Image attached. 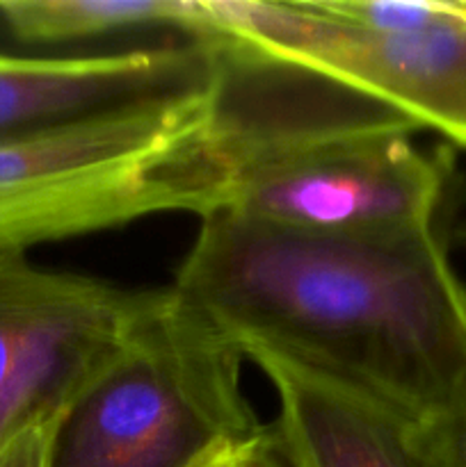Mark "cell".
Masks as SVG:
<instances>
[{
  "label": "cell",
  "mask_w": 466,
  "mask_h": 467,
  "mask_svg": "<svg viewBox=\"0 0 466 467\" xmlns=\"http://www.w3.org/2000/svg\"><path fill=\"white\" fill-rule=\"evenodd\" d=\"M169 287L240 351L265 347L411 422L466 383V285L439 231L323 235L217 210Z\"/></svg>",
  "instance_id": "cell-1"
},
{
  "label": "cell",
  "mask_w": 466,
  "mask_h": 467,
  "mask_svg": "<svg viewBox=\"0 0 466 467\" xmlns=\"http://www.w3.org/2000/svg\"><path fill=\"white\" fill-rule=\"evenodd\" d=\"M222 71L204 85L0 141V255L126 226L217 213L238 162Z\"/></svg>",
  "instance_id": "cell-2"
},
{
  "label": "cell",
  "mask_w": 466,
  "mask_h": 467,
  "mask_svg": "<svg viewBox=\"0 0 466 467\" xmlns=\"http://www.w3.org/2000/svg\"><path fill=\"white\" fill-rule=\"evenodd\" d=\"M240 149L219 210L302 233L397 237L439 231L446 167L411 141L414 123L356 99L345 112H302L251 96L236 57Z\"/></svg>",
  "instance_id": "cell-3"
},
{
  "label": "cell",
  "mask_w": 466,
  "mask_h": 467,
  "mask_svg": "<svg viewBox=\"0 0 466 467\" xmlns=\"http://www.w3.org/2000/svg\"><path fill=\"white\" fill-rule=\"evenodd\" d=\"M242 363L227 333L163 287L126 345L55 422L50 467H192L259 436Z\"/></svg>",
  "instance_id": "cell-4"
},
{
  "label": "cell",
  "mask_w": 466,
  "mask_h": 467,
  "mask_svg": "<svg viewBox=\"0 0 466 467\" xmlns=\"http://www.w3.org/2000/svg\"><path fill=\"white\" fill-rule=\"evenodd\" d=\"M215 39L400 114L466 149V7L416 30L375 32L306 3L204 0Z\"/></svg>",
  "instance_id": "cell-5"
},
{
  "label": "cell",
  "mask_w": 466,
  "mask_h": 467,
  "mask_svg": "<svg viewBox=\"0 0 466 467\" xmlns=\"http://www.w3.org/2000/svg\"><path fill=\"white\" fill-rule=\"evenodd\" d=\"M160 295L0 255V451L62 418Z\"/></svg>",
  "instance_id": "cell-6"
},
{
  "label": "cell",
  "mask_w": 466,
  "mask_h": 467,
  "mask_svg": "<svg viewBox=\"0 0 466 467\" xmlns=\"http://www.w3.org/2000/svg\"><path fill=\"white\" fill-rule=\"evenodd\" d=\"M219 41L142 46L96 55L0 53V141L210 82Z\"/></svg>",
  "instance_id": "cell-7"
},
{
  "label": "cell",
  "mask_w": 466,
  "mask_h": 467,
  "mask_svg": "<svg viewBox=\"0 0 466 467\" xmlns=\"http://www.w3.org/2000/svg\"><path fill=\"white\" fill-rule=\"evenodd\" d=\"M242 356L274 388L279 413L270 427L291 467H425L411 420L265 347H245Z\"/></svg>",
  "instance_id": "cell-8"
},
{
  "label": "cell",
  "mask_w": 466,
  "mask_h": 467,
  "mask_svg": "<svg viewBox=\"0 0 466 467\" xmlns=\"http://www.w3.org/2000/svg\"><path fill=\"white\" fill-rule=\"evenodd\" d=\"M0 23L27 46H59L131 30H176L217 41L204 0H0Z\"/></svg>",
  "instance_id": "cell-9"
},
{
  "label": "cell",
  "mask_w": 466,
  "mask_h": 467,
  "mask_svg": "<svg viewBox=\"0 0 466 467\" xmlns=\"http://www.w3.org/2000/svg\"><path fill=\"white\" fill-rule=\"evenodd\" d=\"M327 16L375 32L416 30L446 12L441 0H311Z\"/></svg>",
  "instance_id": "cell-10"
},
{
  "label": "cell",
  "mask_w": 466,
  "mask_h": 467,
  "mask_svg": "<svg viewBox=\"0 0 466 467\" xmlns=\"http://www.w3.org/2000/svg\"><path fill=\"white\" fill-rule=\"evenodd\" d=\"M409 436L425 467H466V383L441 410L409 422Z\"/></svg>",
  "instance_id": "cell-11"
},
{
  "label": "cell",
  "mask_w": 466,
  "mask_h": 467,
  "mask_svg": "<svg viewBox=\"0 0 466 467\" xmlns=\"http://www.w3.org/2000/svg\"><path fill=\"white\" fill-rule=\"evenodd\" d=\"M58 420L27 429L14 438L0 451V467H50V447Z\"/></svg>",
  "instance_id": "cell-12"
},
{
  "label": "cell",
  "mask_w": 466,
  "mask_h": 467,
  "mask_svg": "<svg viewBox=\"0 0 466 467\" xmlns=\"http://www.w3.org/2000/svg\"><path fill=\"white\" fill-rule=\"evenodd\" d=\"M263 427H265V424H263ZM260 431H263V429H260ZM259 436H260V433H259ZM259 436L249 438V441L231 442V445L219 447V450L210 451L208 456H204L199 463H195L192 467H242V465H245V461L249 459V454H251V450H254Z\"/></svg>",
  "instance_id": "cell-13"
},
{
  "label": "cell",
  "mask_w": 466,
  "mask_h": 467,
  "mask_svg": "<svg viewBox=\"0 0 466 467\" xmlns=\"http://www.w3.org/2000/svg\"><path fill=\"white\" fill-rule=\"evenodd\" d=\"M242 467H291L286 463V459H283L281 451H279L277 441H274L272 427H270V424H265L263 427L254 450H251L249 459L245 461V465Z\"/></svg>",
  "instance_id": "cell-14"
},
{
  "label": "cell",
  "mask_w": 466,
  "mask_h": 467,
  "mask_svg": "<svg viewBox=\"0 0 466 467\" xmlns=\"http://www.w3.org/2000/svg\"><path fill=\"white\" fill-rule=\"evenodd\" d=\"M461 3H464V7H466V0H461Z\"/></svg>",
  "instance_id": "cell-15"
}]
</instances>
